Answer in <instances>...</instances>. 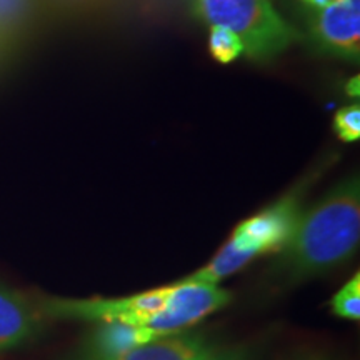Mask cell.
<instances>
[{"label": "cell", "mask_w": 360, "mask_h": 360, "mask_svg": "<svg viewBox=\"0 0 360 360\" xmlns=\"http://www.w3.org/2000/svg\"><path fill=\"white\" fill-rule=\"evenodd\" d=\"M360 242V182L350 175L300 214L281 252V267L292 281L319 276L349 260Z\"/></svg>", "instance_id": "6da1fadb"}, {"label": "cell", "mask_w": 360, "mask_h": 360, "mask_svg": "<svg viewBox=\"0 0 360 360\" xmlns=\"http://www.w3.org/2000/svg\"><path fill=\"white\" fill-rule=\"evenodd\" d=\"M188 6L205 27H224L238 35L245 56L254 60L281 56L300 37L274 0H188Z\"/></svg>", "instance_id": "7a4b0ae2"}, {"label": "cell", "mask_w": 360, "mask_h": 360, "mask_svg": "<svg viewBox=\"0 0 360 360\" xmlns=\"http://www.w3.org/2000/svg\"><path fill=\"white\" fill-rule=\"evenodd\" d=\"M172 285L142 292L122 299H40L37 309L44 319L53 321H85L110 322L120 321L132 326L146 327L167 304Z\"/></svg>", "instance_id": "3957f363"}, {"label": "cell", "mask_w": 360, "mask_h": 360, "mask_svg": "<svg viewBox=\"0 0 360 360\" xmlns=\"http://www.w3.org/2000/svg\"><path fill=\"white\" fill-rule=\"evenodd\" d=\"M307 39L319 52L345 62L360 57V0H300Z\"/></svg>", "instance_id": "277c9868"}, {"label": "cell", "mask_w": 360, "mask_h": 360, "mask_svg": "<svg viewBox=\"0 0 360 360\" xmlns=\"http://www.w3.org/2000/svg\"><path fill=\"white\" fill-rule=\"evenodd\" d=\"M302 210L299 192H290L262 212L238 224L229 242L252 260L269 252L282 250L294 233Z\"/></svg>", "instance_id": "5b68a950"}, {"label": "cell", "mask_w": 360, "mask_h": 360, "mask_svg": "<svg viewBox=\"0 0 360 360\" xmlns=\"http://www.w3.org/2000/svg\"><path fill=\"white\" fill-rule=\"evenodd\" d=\"M231 299V294L220 289L217 283L180 281L172 285L165 307L146 327L157 337L179 334L207 315L224 309Z\"/></svg>", "instance_id": "8992f818"}, {"label": "cell", "mask_w": 360, "mask_h": 360, "mask_svg": "<svg viewBox=\"0 0 360 360\" xmlns=\"http://www.w3.org/2000/svg\"><path fill=\"white\" fill-rule=\"evenodd\" d=\"M42 321L37 305L0 285V352L32 340L42 330Z\"/></svg>", "instance_id": "52a82bcc"}, {"label": "cell", "mask_w": 360, "mask_h": 360, "mask_svg": "<svg viewBox=\"0 0 360 360\" xmlns=\"http://www.w3.org/2000/svg\"><path fill=\"white\" fill-rule=\"evenodd\" d=\"M214 349L204 337L179 332L103 360H207Z\"/></svg>", "instance_id": "ba28073f"}, {"label": "cell", "mask_w": 360, "mask_h": 360, "mask_svg": "<svg viewBox=\"0 0 360 360\" xmlns=\"http://www.w3.org/2000/svg\"><path fill=\"white\" fill-rule=\"evenodd\" d=\"M157 337L150 328L132 326V323L110 321L101 322L94 334L90 335L85 350V360H103L115 357V355L127 352V350L139 347V345L152 342Z\"/></svg>", "instance_id": "9c48e42d"}, {"label": "cell", "mask_w": 360, "mask_h": 360, "mask_svg": "<svg viewBox=\"0 0 360 360\" xmlns=\"http://www.w3.org/2000/svg\"><path fill=\"white\" fill-rule=\"evenodd\" d=\"M252 259L247 257L245 254L238 252L231 242H225L222 249L217 252V255L205 265L204 269L197 270L191 277L184 278L188 282H202V283H219L225 277L232 276L237 270L245 267L250 264Z\"/></svg>", "instance_id": "30bf717a"}, {"label": "cell", "mask_w": 360, "mask_h": 360, "mask_svg": "<svg viewBox=\"0 0 360 360\" xmlns=\"http://www.w3.org/2000/svg\"><path fill=\"white\" fill-rule=\"evenodd\" d=\"M39 0H0V47L29 25Z\"/></svg>", "instance_id": "8fae6325"}, {"label": "cell", "mask_w": 360, "mask_h": 360, "mask_svg": "<svg viewBox=\"0 0 360 360\" xmlns=\"http://www.w3.org/2000/svg\"><path fill=\"white\" fill-rule=\"evenodd\" d=\"M209 52L219 64L229 65L245 56V47L232 30L224 27H209Z\"/></svg>", "instance_id": "7c38bea8"}, {"label": "cell", "mask_w": 360, "mask_h": 360, "mask_svg": "<svg viewBox=\"0 0 360 360\" xmlns=\"http://www.w3.org/2000/svg\"><path fill=\"white\" fill-rule=\"evenodd\" d=\"M337 317L357 322L360 319V274L357 272L330 300Z\"/></svg>", "instance_id": "4fadbf2b"}, {"label": "cell", "mask_w": 360, "mask_h": 360, "mask_svg": "<svg viewBox=\"0 0 360 360\" xmlns=\"http://www.w3.org/2000/svg\"><path fill=\"white\" fill-rule=\"evenodd\" d=\"M334 132L342 142H357L360 139V107L359 103H349L340 107L334 115Z\"/></svg>", "instance_id": "5bb4252c"}, {"label": "cell", "mask_w": 360, "mask_h": 360, "mask_svg": "<svg viewBox=\"0 0 360 360\" xmlns=\"http://www.w3.org/2000/svg\"><path fill=\"white\" fill-rule=\"evenodd\" d=\"M207 360H250L244 352L232 349H214V352L209 355Z\"/></svg>", "instance_id": "9a60e30c"}, {"label": "cell", "mask_w": 360, "mask_h": 360, "mask_svg": "<svg viewBox=\"0 0 360 360\" xmlns=\"http://www.w3.org/2000/svg\"><path fill=\"white\" fill-rule=\"evenodd\" d=\"M53 2L62 4V6H67V7H85L89 6V4L98 2V0H53Z\"/></svg>", "instance_id": "2e32d148"}, {"label": "cell", "mask_w": 360, "mask_h": 360, "mask_svg": "<svg viewBox=\"0 0 360 360\" xmlns=\"http://www.w3.org/2000/svg\"><path fill=\"white\" fill-rule=\"evenodd\" d=\"M347 94L350 97H352V96L357 97L359 96V77H357V75L350 79V82L347 84Z\"/></svg>", "instance_id": "e0dca14e"}, {"label": "cell", "mask_w": 360, "mask_h": 360, "mask_svg": "<svg viewBox=\"0 0 360 360\" xmlns=\"http://www.w3.org/2000/svg\"><path fill=\"white\" fill-rule=\"evenodd\" d=\"M302 360H328V359L323 357V355H309V357H305Z\"/></svg>", "instance_id": "ac0fdd59"}]
</instances>
